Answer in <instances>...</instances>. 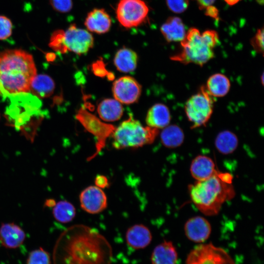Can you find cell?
Instances as JSON below:
<instances>
[{
    "label": "cell",
    "instance_id": "e575fe53",
    "mask_svg": "<svg viewBox=\"0 0 264 264\" xmlns=\"http://www.w3.org/2000/svg\"><path fill=\"white\" fill-rule=\"evenodd\" d=\"M199 6L202 9L205 8L207 6L212 5L215 0H196Z\"/></svg>",
    "mask_w": 264,
    "mask_h": 264
},
{
    "label": "cell",
    "instance_id": "484cf974",
    "mask_svg": "<svg viewBox=\"0 0 264 264\" xmlns=\"http://www.w3.org/2000/svg\"><path fill=\"white\" fill-rule=\"evenodd\" d=\"M238 144L239 140L237 135L228 130L219 133L215 140L217 150L223 154L233 153L238 147Z\"/></svg>",
    "mask_w": 264,
    "mask_h": 264
},
{
    "label": "cell",
    "instance_id": "9c48e42d",
    "mask_svg": "<svg viewBox=\"0 0 264 264\" xmlns=\"http://www.w3.org/2000/svg\"><path fill=\"white\" fill-rule=\"evenodd\" d=\"M149 7L143 0H120L116 10V18L125 28L137 27L146 20Z\"/></svg>",
    "mask_w": 264,
    "mask_h": 264
},
{
    "label": "cell",
    "instance_id": "5bb4252c",
    "mask_svg": "<svg viewBox=\"0 0 264 264\" xmlns=\"http://www.w3.org/2000/svg\"><path fill=\"white\" fill-rule=\"evenodd\" d=\"M26 238L24 230L18 225L2 223L0 226V243L7 249H16L23 243Z\"/></svg>",
    "mask_w": 264,
    "mask_h": 264
},
{
    "label": "cell",
    "instance_id": "30bf717a",
    "mask_svg": "<svg viewBox=\"0 0 264 264\" xmlns=\"http://www.w3.org/2000/svg\"><path fill=\"white\" fill-rule=\"evenodd\" d=\"M62 44V53L71 51L80 55L87 53L92 48L94 38L89 31L71 24L64 31Z\"/></svg>",
    "mask_w": 264,
    "mask_h": 264
},
{
    "label": "cell",
    "instance_id": "ffe728a7",
    "mask_svg": "<svg viewBox=\"0 0 264 264\" xmlns=\"http://www.w3.org/2000/svg\"><path fill=\"white\" fill-rule=\"evenodd\" d=\"M122 104L114 98H106L97 106V113L103 121L110 122L119 120L122 116L124 109Z\"/></svg>",
    "mask_w": 264,
    "mask_h": 264
},
{
    "label": "cell",
    "instance_id": "277c9868",
    "mask_svg": "<svg viewBox=\"0 0 264 264\" xmlns=\"http://www.w3.org/2000/svg\"><path fill=\"white\" fill-rule=\"evenodd\" d=\"M219 42L216 31L209 30L200 34L198 29L191 28L181 42V50L171 59L185 65L194 64L202 66L214 58V48Z\"/></svg>",
    "mask_w": 264,
    "mask_h": 264
},
{
    "label": "cell",
    "instance_id": "8992f818",
    "mask_svg": "<svg viewBox=\"0 0 264 264\" xmlns=\"http://www.w3.org/2000/svg\"><path fill=\"white\" fill-rule=\"evenodd\" d=\"M213 98L205 87L202 86L187 100L184 110L192 128L204 126L208 122L213 111Z\"/></svg>",
    "mask_w": 264,
    "mask_h": 264
},
{
    "label": "cell",
    "instance_id": "f546056e",
    "mask_svg": "<svg viewBox=\"0 0 264 264\" xmlns=\"http://www.w3.org/2000/svg\"><path fill=\"white\" fill-rule=\"evenodd\" d=\"M53 9L60 13L69 12L72 8V0H49Z\"/></svg>",
    "mask_w": 264,
    "mask_h": 264
},
{
    "label": "cell",
    "instance_id": "3957f363",
    "mask_svg": "<svg viewBox=\"0 0 264 264\" xmlns=\"http://www.w3.org/2000/svg\"><path fill=\"white\" fill-rule=\"evenodd\" d=\"M189 191L194 204L207 216L218 214L222 204L235 195L232 176L219 171L206 180L190 185Z\"/></svg>",
    "mask_w": 264,
    "mask_h": 264
},
{
    "label": "cell",
    "instance_id": "d4e9b609",
    "mask_svg": "<svg viewBox=\"0 0 264 264\" xmlns=\"http://www.w3.org/2000/svg\"><path fill=\"white\" fill-rule=\"evenodd\" d=\"M161 142L168 148H176L180 146L184 140L182 129L176 125H168L163 129L160 133Z\"/></svg>",
    "mask_w": 264,
    "mask_h": 264
},
{
    "label": "cell",
    "instance_id": "ac0fdd59",
    "mask_svg": "<svg viewBox=\"0 0 264 264\" xmlns=\"http://www.w3.org/2000/svg\"><path fill=\"white\" fill-rule=\"evenodd\" d=\"M178 254L171 241L164 240L154 249L151 257L152 264H176Z\"/></svg>",
    "mask_w": 264,
    "mask_h": 264
},
{
    "label": "cell",
    "instance_id": "4316f807",
    "mask_svg": "<svg viewBox=\"0 0 264 264\" xmlns=\"http://www.w3.org/2000/svg\"><path fill=\"white\" fill-rule=\"evenodd\" d=\"M54 219L61 223H66L73 220L76 215L74 206L67 200H61L56 203L53 207Z\"/></svg>",
    "mask_w": 264,
    "mask_h": 264
},
{
    "label": "cell",
    "instance_id": "1f68e13d",
    "mask_svg": "<svg viewBox=\"0 0 264 264\" xmlns=\"http://www.w3.org/2000/svg\"><path fill=\"white\" fill-rule=\"evenodd\" d=\"M264 28L259 29L251 42L254 49L262 54H264Z\"/></svg>",
    "mask_w": 264,
    "mask_h": 264
},
{
    "label": "cell",
    "instance_id": "8fae6325",
    "mask_svg": "<svg viewBox=\"0 0 264 264\" xmlns=\"http://www.w3.org/2000/svg\"><path fill=\"white\" fill-rule=\"evenodd\" d=\"M112 92L114 99L121 104L129 105L138 101L141 94L142 87L133 77L124 76L113 82Z\"/></svg>",
    "mask_w": 264,
    "mask_h": 264
},
{
    "label": "cell",
    "instance_id": "e0dca14e",
    "mask_svg": "<svg viewBox=\"0 0 264 264\" xmlns=\"http://www.w3.org/2000/svg\"><path fill=\"white\" fill-rule=\"evenodd\" d=\"M190 171L196 181L206 180L218 172L213 159L204 155H199L192 160Z\"/></svg>",
    "mask_w": 264,
    "mask_h": 264
},
{
    "label": "cell",
    "instance_id": "7402d4cb",
    "mask_svg": "<svg viewBox=\"0 0 264 264\" xmlns=\"http://www.w3.org/2000/svg\"><path fill=\"white\" fill-rule=\"evenodd\" d=\"M138 59V55L134 50L123 47L116 52L113 58V63L119 71L129 73L136 69Z\"/></svg>",
    "mask_w": 264,
    "mask_h": 264
},
{
    "label": "cell",
    "instance_id": "2e32d148",
    "mask_svg": "<svg viewBox=\"0 0 264 264\" xmlns=\"http://www.w3.org/2000/svg\"><path fill=\"white\" fill-rule=\"evenodd\" d=\"M125 237L127 244L135 249L146 247L152 240L151 232L143 224H136L130 227L126 231Z\"/></svg>",
    "mask_w": 264,
    "mask_h": 264
},
{
    "label": "cell",
    "instance_id": "4fadbf2b",
    "mask_svg": "<svg viewBox=\"0 0 264 264\" xmlns=\"http://www.w3.org/2000/svg\"><path fill=\"white\" fill-rule=\"evenodd\" d=\"M186 237L190 241L202 243L209 238L212 228L210 222L202 216H195L188 220L184 226Z\"/></svg>",
    "mask_w": 264,
    "mask_h": 264
},
{
    "label": "cell",
    "instance_id": "9a60e30c",
    "mask_svg": "<svg viewBox=\"0 0 264 264\" xmlns=\"http://www.w3.org/2000/svg\"><path fill=\"white\" fill-rule=\"evenodd\" d=\"M84 24L88 31L100 34L110 30L111 20L104 9L95 8L88 13Z\"/></svg>",
    "mask_w": 264,
    "mask_h": 264
},
{
    "label": "cell",
    "instance_id": "f1b7e54d",
    "mask_svg": "<svg viewBox=\"0 0 264 264\" xmlns=\"http://www.w3.org/2000/svg\"><path fill=\"white\" fill-rule=\"evenodd\" d=\"M13 24L7 17L0 15V40H4L11 36Z\"/></svg>",
    "mask_w": 264,
    "mask_h": 264
},
{
    "label": "cell",
    "instance_id": "603a6c76",
    "mask_svg": "<svg viewBox=\"0 0 264 264\" xmlns=\"http://www.w3.org/2000/svg\"><path fill=\"white\" fill-rule=\"evenodd\" d=\"M231 84L228 78L221 73L211 75L206 82V89L213 97H222L229 92Z\"/></svg>",
    "mask_w": 264,
    "mask_h": 264
},
{
    "label": "cell",
    "instance_id": "d590c367",
    "mask_svg": "<svg viewBox=\"0 0 264 264\" xmlns=\"http://www.w3.org/2000/svg\"><path fill=\"white\" fill-rule=\"evenodd\" d=\"M56 204L55 200L52 199H49L45 201V205L47 207H53Z\"/></svg>",
    "mask_w": 264,
    "mask_h": 264
},
{
    "label": "cell",
    "instance_id": "4dcf8cb0",
    "mask_svg": "<svg viewBox=\"0 0 264 264\" xmlns=\"http://www.w3.org/2000/svg\"><path fill=\"white\" fill-rule=\"evenodd\" d=\"M167 5L172 12L180 13L186 10L189 0H166Z\"/></svg>",
    "mask_w": 264,
    "mask_h": 264
},
{
    "label": "cell",
    "instance_id": "836d02e7",
    "mask_svg": "<svg viewBox=\"0 0 264 264\" xmlns=\"http://www.w3.org/2000/svg\"><path fill=\"white\" fill-rule=\"evenodd\" d=\"M205 9L206 15L209 16L215 19H217L218 18V11L216 7L212 5H210L205 8Z\"/></svg>",
    "mask_w": 264,
    "mask_h": 264
},
{
    "label": "cell",
    "instance_id": "8d00e7d4",
    "mask_svg": "<svg viewBox=\"0 0 264 264\" xmlns=\"http://www.w3.org/2000/svg\"><path fill=\"white\" fill-rule=\"evenodd\" d=\"M228 4L232 5L238 3L240 0H224Z\"/></svg>",
    "mask_w": 264,
    "mask_h": 264
},
{
    "label": "cell",
    "instance_id": "5b68a950",
    "mask_svg": "<svg viewBox=\"0 0 264 264\" xmlns=\"http://www.w3.org/2000/svg\"><path fill=\"white\" fill-rule=\"evenodd\" d=\"M158 129L143 126L132 115L115 128L111 136L112 146L117 150L138 148L153 143Z\"/></svg>",
    "mask_w": 264,
    "mask_h": 264
},
{
    "label": "cell",
    "instance_id": "6da1fadb",
    "mask_svg": "<svg viewBox=\"0 0 264 264\" xmlns=\"http://www.w3.org/2000/svg\"><path fill=\"white\" fill-rule=\"evenodd\" d=\"M110 245L95 229L77 224L60 235L54 248L55 264H109Z\"/></svg>",
    "mask_w": 264,
    "mask_h": 264
},
{
    "label": "cell",
    "instance_id": "ba28073f",
    "mask_svg": "<svg viewBox=\"0 0 264 264\" xmlns=\"http://www.w3.org/2000/svg\"><path fill=\"white\" fill-rule=\"evenodd\" d=\"M76 118L96 139L95 151L87 159L90 161L95 158L104 148L107 138L111 135L115 127L101 121L84 108L80 109L76 115Z\"/></svg>",
    "mask_w": 264,
    "mask_h": 264
},
{
    "label": "cell",
    "instance_id": "d6a6232c",
    "mask_svg": "<svg viewBox=\"0 0 264 264\" xmlns=\"http://www.w3.org/2000/svg\"><path fill=\"white\" fill-rule=\"evenodd\" d=\"M95 185L102 189L108 188L110 183L108 177L104 175H99L96 176L94 179Z\"/></svg>",
    "mask_w": 264,
    "mask_h": 264
},
{
    "label": "cell",
    "instance_id": "cb8c5ba5",
    "mask_svg": "<svg viewBox=\"0 0 264 264\" xmlns=\"http://www.w3.org/2000/svg\"><path fill=\"white\" fill-rule=\"evenodd\" d=\"M55 86L54 81L48 75H36L31 83L30 91L36 97L44 98L53 94Z\"/></svg>",
    "mask_w": 264,
    "mask_h": 264
},
{
    "label": "cell",
    "instance_id": "83f0119b",
    "mask_svg": "<svg viewBox=\"0 0 264 264\" xmlns=\"http://www.w3.org/2000/svg\"><path fill=\"white\" fill-rule=\"evenodd\" d=\"M26 264H51L50 255L46 250L40 247L29 253Z\"/></svg>",
    "mask_w": 264,
    "mask_h": 264
},
{
    "label": "cell",
    "instance_id": "7a4b0ae2",
    "mask_svg": "<svg viewBox=\"0 0 264 264\" xmlns=\"http://www.w3.org/2000/svg\"><path fill=\"white\" fill-rule=\"evenodd\" d=\"M37 69L31 54L19 49L0 53V95L8 96L30 91Z\"/></svg>",
    "mask_w": 264,
    "mask_h": 264
},
{
    "label": "cell",
    "instance_id": "44dd1931",
    "mask_svg": "<svg viewBox=\"0 0 264 264\" xmlns=\"http://www.w3.org/2000/svg\"><path fill=\"white\" fill-rule=\"evenodd\" d=\"M160 31L168 42H181L187 33L182 21L177 17H171L167 19L161 26Z\"/></svg>",
    "mask_w": 264,
    "mask_h": 264
},
{
    "label": "cell",
    "instance_id": "d6986e66",
    "mask_svg": "<svg viewBox=\"0 0 264 264\" xmlns=\"http://www.w3.org/2000/svg\"><path fill=\"white\" fill-rule=\"evenodd\" d=\"M171 114L169 108L162 103H156L148 110L146 123L147 126L157 129H163L171 121Z\"/></svg>",
    "mask_w": 264,
    "mask_h": 264
},
{
    "label": "cell",
    "instance_id": "52a82bcc",
    "mask_svg": "<svg viewBox=\"0 0 264 264\" xmlns=\"http://www.w3.org/2000/svg\"><path fill=\"white\" fill-rule=\"evenodd\" d=\"M186 264H236L234 260L223 248L212 242L199 243L187 255Z\"/></svg>",
    "mask_w": 264,
    "mask_h": 264
},
{
    "label": "cell",
    "instance_id": "7c38bea8",
    "mask_svg": "<svg viewBox=\"0 0 264 264\" xmlns=\"http://www.w3.org/2000/svg\"><path fill=\"white\" fill-rule=\"evenodd\" d=\"M82 209L90 214L103 211L108 206V199L103 189L95 185L89 186L82 190L79 195Z\"/></svg>",
    "mask_w": 264,
    "mask_h": 264
}]
</instances>
